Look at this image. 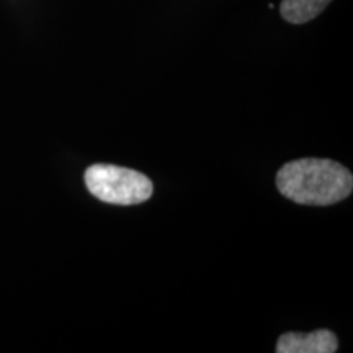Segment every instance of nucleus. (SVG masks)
Returning a JSON list of instances; mask_svg holds the SVG:
<instances>
[{
	"instance_id": "obj_1",
	"label": "nucleus",
	"mask_w": 353,
	"mask_h": 353,
	"mask_svg": "<svg viewBox=\"0 0 353 353\" xmlns=\"http://www.w3.org/2000/svg\"><path fill=\"white\" fill-rule=\"evenodd\" d=\"M276 187L298 205L329 206L352 195V172L330 159H299L278 170Z\"/></svg>"
},
{
	"instance_id": "obj_2",
	"label": "nucleus",
	"mask_w": 353,
	"mask_h": 353,
	"mask_svg": "<svg viewBox=\"0 0 353 353\" xmlns=\"http://www.w3.org/2000/svg\"><path fill=\"white\" fill-rule=\"evenodd\" d=\"M83 182L97 200L110 205H139L148 201L154 193L149 176L138 170L112 164L90 165L83 175Z\"/></svg>"
},
{
	"instance_id": "obj_3",
	"label": "nucleus",
	"mask_w": 353,
	"mask_h": 353,
	"mask_svg": "<svg viewBox=\"0 0 353 353\" xmlns=\"http://www.w3.org/2000/svg\"><path fill=\"white\" fill-rule=\"evenodd\" d=\"M339 341L327 329L314 330L309 334L288 332L276 342L278 353H335Z\"/></svg>"
},
{
	"instance_id": "obj_4",
	"label": "nucleus",
	"mask_w": 353,
	"mask_h": 353,
	"mask_svg": "<svg viewBox=\"0 0 353 353\" xmlns=\"http://www.w3.org/2000/svg\"><path fill=\"white\" fill-rule=\"evenodd\" d=\"M332 0H281V17L294 25L314 20Z\"/></svg>"
}]
</instances>
